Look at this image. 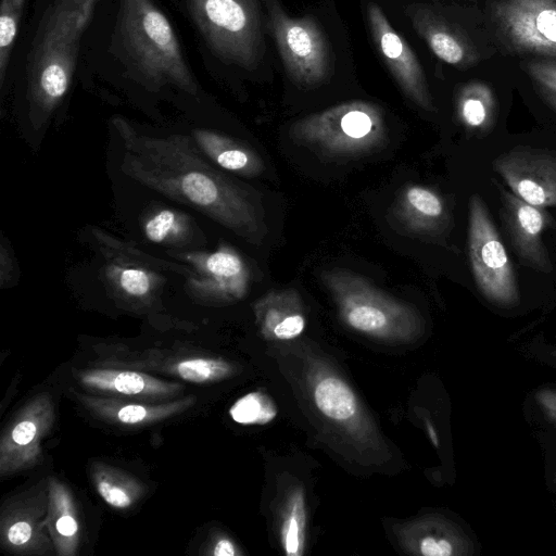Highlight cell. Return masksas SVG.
I'll list each match as a JSON object with an SVG mask.
<instances>
[{"label":"cell","instance_id":"cell-30","mask_svg":"<svg viewBox=\"0 0 556 556\" xmlns=\"http://www.w3.org/2000/svg\"><path fill=\"white\" fill-rule=\"evenodd\" d=\"M231 419L241 425H266L277 416V406L261 391L238 399L229 408Z\"/></svg>","mask_w":556,"mask_h":556},{"label":"cell","instance_id":"cell-32","mask_svg":"<svg viewBox=\"0 0 556 556\" xmlns=\"http://www.w3.org/2000/svg\"><path fill=\"white\" fill-rule=\"evenodd\" d=\"M25 0H1L0 14V79L3 85L12 47L18 30Z\"/></svg>","mask_w":556,"mask_h":556},{"label":"cell","instance_id":"cell-10","mask_svg":"<svg viewBox=\"0 0 556 556\" xmlns=\"http://www.w3.org/2000/svg\"><path fill=\"white\" fill-rule=\"evenodd\" d=\"M55 420L49 393L31 397L11 419L0 440V477L27 470L42 459V439Z\"/></svg>","mask_w":556,"mask_h":556},{"label":"cell","instance_id":"cell-4","mask_svg":"<svg viewBox=\"0 0 556 556\" xmlns=\"http://www.w3.org/2000/svg\"><path fill=\"white\" fill-rule=\"evenodd\" d=\"M289 136L298 146L321 156H357L386 142L387 124L380 106L357 100L298 119L291 125Z\"/></svg>","mask_w":556,"mask_h":556},{"label":"cell","instance_id":"cell-26","mask_svg":"<svg viewBox=\"0 0 556 556\" xmlns=\"http://www.w3.org/2000/svg\"><path fill=\"white\" fill-rule=\"evenodd\" d=\"M497 105L493 92L483 84L464 87L457 98V114L472 134L486 135L494 127Z\"/></svg>","mask_w":556,"mask_h":556},{"label":"cell","instance_id":"cell-2","mask_svg":"<svg viewBox=\"0 0 556 556\" xmlns=\"http://www.w3.org/2000/svg\"><path fill=\"white\" fill-rule=\"evenodd\" d=\"M97 0H56L40 26L29 56V96L47 117L66 94L79 41Z\"/></svg>","mask_w":556,"mask_h":556},{"label":"cell","instance_id":"cell-13","mask_svg":"<svg viewBox=\"0 0 556 556\" xmlns=\"http://www.w3.org/2000/svg\"><path fill=\"white\" fill-rule=\"evenodd\" d=\"M193 267L195 277L187 279L194 294L202 299L232 302L243 299L250 286V271L242 256L231 247L213 252L176 254Z\"/></svg>","mask_w":556,"mask_h":556},{"label":"cell","instance_id":"cell-31","mask_svg":"<svg viewBox=\"0 0 556 556\" xmlns=\"http://www.w3.org/2000/svg\"><path fill=\"white\" fill-rule=\"evenodd\" d=\"M188 227V222L182 214L164 208L148 217L143 230L146 237L152 242L175 243L184 240Z\"/></svg>","mask_w":556,"mask_h":556},{"label":"cell","instance_id":"cell-1","mask_svg":"<svg viewBox=\"0 0 556 556\" xmlns=\"http://www.w3.org/2000/svg\"><path fill=\"white\" fill-rule=\"evenodd\" d=\"M113 125L123 142L125 175L250 242L262 239L261 215L249 194L208 163L192 138L144 135L122 117L113 118Z\"/></svg>","mask_w":556,"mask_h":556},{"label":"cell","instance_id":"cell-12","mask_svg":"<svg viewBox=\"0 0 556 556\" xmlns=\"http://www.w3.org/2000/svg\"><path fill=\"white\" fill-rule=\"evenodd\" d=\"M496 172L521 200L536 206H556V152L517 146L492 163Z\"/></svg>","mask_w":556,"mask_h":556},{"label":"cell","instance_id":"cell-16","mask_svg":"<svg viewBox=\"0 0 556 556\" xmlns=\"http://www.w3.org/2000/svg\"><path fill=\"white\" fill-rule=\"evenodd\" d=\"M412 20L417 31L442 61L462 68L479 61V52L467 36L431 10L418 9Z\"/></svg>","mask_w":556,"mask_h":556},{"label":"cell","instance_id":"cell-34","mask_svg":"<svg viewBox=\"0 0 556 556\" xmlns=\"http://www.w3.org/2000/svg\"><path fill=\"white\" fill-rule=\"evenodd\" d=\"M535 401L543 415L556 427V388L540 389L535 394Z\"/></svg>","mask_w":556,"mask_h":556},{"label":"cell","instance_id":"cell-7","mask_svg":"<svg viewBox=\"0 0 556 556\" xmlns=\"http://www.w3.org/2000/svg\"><path fill=\"white\" fill-rule=\"evenodd\" d=\"M190 12L212 48L243 67L262 52L261 25L252 0H188Z\"/></svg>","mask_w":556,"mask_h":556},{"label":"cell","instance_id":"cell-19","mask_svg":"<svg viewBox=\"0 0 556 556\" xmlns=\"http://www.w3.org/2000/svg\"><path fill=\"white\" fill-rule=\"evenodd\" d=\"M78 378L83 386L91 390L126 396L162 399L184 389L179 383L132 370L96 368L80 371Z\"/></svg>","mask_w":556,"mask_h":556},{"label":"cell","instance_id":"cell-18","mask_svg":"<svg viewBox=\"0 0 556 556\" xmlns=\"http://www.w3.org/2000/svg\"><path fill=\"white\" fill-rule=\"evenodd\" d=\"M262 332L278 340H291L305 329L306 320L300 294L294 289L274 290L254 303Z\"/></svg>","mask_w":556,"mask_h":556},{"label":"cell","instance_id":"cell-25","mask_svg":"<svg viewBox=\"0 0 556 556\" xmlns=\"http://www.w3.org/2000/svg\"><path fill=\"white\" fill-rule=\"evenodd\" d=\"M90 476L100 497L115 509H127L143 495V484L128 472L101 462H93Z\"/></svg>","mask_w":556,"mask_h":556},{"label":"cell","instance_id":"cell-22","mask_svg":"<svg viewBox=\"0 0 556 556\" xmlns=\"http://www.w3.org/2000/svg\"><path fill=\"white\" fill-rule=\"evenodd\" d=\"M192 139L201 152L220 168L238 175L254 177L262 174L264 164L249 146L207 129H194Z\"/></svg>","mask_w":556,"mask_h":556},{"label":"cell","instance_id":"cell-28","mask_svg":"<svg viewBox=\"0 0 556 556\" xmlns=\"http://www.w3.org/2000/svg\"><path fill=\"white\" fill-rule=\"evenodd\" d=\"M306 503L301 489L289 496L280 526V543L288 556H301L306 539Z\"/></svg>","mask_w":556,"mask_h":556},{"label":"cell","instance_id":"cell-35","mask_svg":"<svg viewBox=\"0 0 556 556\" xmlns=\"http://www.w3.org/2000/svg\"><path fill=\"white\" fill-rule=\"evenodd\" d=\"M207 554L214 556H237L241 555L237 545L227 536H218L211 545Z\"/></svg>","mask_w":556,"mask_h":556},{"label":"cell","instance_id":"cell-20","mask_svg":"<svg viewBox=\"0 0 556 556\" xmlns=\"http://www.w3.org/2000/svg\"><path fill=\"white\" fill-rule=\"evenodd\" d=\"M49 503L45 526L55 554L75 556L80 543V523L71 489L55 477L48 479Z\"/></svg>","mask_w":556,"mask_h":556},{"label":"cell","instance_id":"cell-37","mask_svg":"<svg viewBox=\"0 0 556 556\" xmlns=\"http://www.w3.org/2000/svg\"><path fill=\"white\" fill-rule=\"evenodd\" d=\"M549 356L554 359H556V350L549 352Z\"/></svg>","mask_w":556,"mask_h":556},{"label":"cell","instance_id":"cell-15","mask_svg":"<svg viewBox=\"0 0 556 556\" xmlns=\"http://www.w3.org/2000/svg\"><path fill=\"white\" fill-rule=\"evenodd\" d=\"M500 217L509 242L523 265L544 274L553 270V265L542 232L551 223L545 207L532 205L513 192L498 186Z\"/></svg>","mask_w":556,"mask_h":556},{"label":"cell","instance_id":"cell-38","mask_svg":"<svg viewBox=\"0 0 556 556\" xmlns=\"http://www.w3.org/2000/svg\"><path fill=\"white\" fill-rule=\"evenodd\" d=\"M554 485H555V489H556V471H555V475H554Z\"/></svg>","mask_w":556,"mask_h":556},{"label":"cell","instance_id":"cell-27","mask_svg":"<svg viewBox=\"0 0 556 556\" xmlns=\"http://www.w3.org/2000/svg\"><path fill=\"white\" fill-rule=\"evenodd\" d=\"M116 261L118 262L110 263L106 268L105 273L109 281L113 283L116 290L128 298L135 300L147 299L156 287L155 274L148 270L152 266L137 261H130V263Z\"/></svg>","mask_w":556,"mask_h":556},{"label":"cell","instance_id":"cell-5","mask_svg":"<svg viewBox=\"0 0 556 556\" xmlns=\"http://www.w3.org/2000/svg\"><path fill=\"white\" fill-rule=\"evenodd\" d=\"M121 31L130 59L148 79L197 91L173 27L151 0H124Z\"/></svg>","mask_w":556,"mask_h":556},{"label":"cell","instance_id":"cell-8","mask_svg":"<svg viewBox=\"0 0 556 556\" xmlns=\"http://www.w3.org/2000/svg\"><path fill=\"white\" fill-rule=\"evenodd\" d=\"M266 3L269 29L291 79L306 88L323 84L330 73V53L316 21L289 16L277 0Z\"/></svg>","mask_w":556,"mask_h":556},{"label":"cell","instance_id":"cell-33","mask_svg":"<svg viewBox=\"0 0 556 556\" xmlns=\"http://www.w3.org/2000/svg\"><path fill=\"white\" fill-rule=\"evenodd\" d=\"M525 68L541 98L556 111V60L532 59Z\"/></svg>","mask_w":556,"mask_h":556},{"label":"cell","instance_id":"cell-21","mask_svg":"<svg viewBox=\"0 0 556 556\" xmlns=\"http://www.w3.org/2000/svg\"><path fill=\"white\" fill-rule=\"evenodd\" d=\"M81 402L99 417L119 425L144 426L175 416L195 402L194 396L159 404L132 403L113 399L80 396Z\"/></svg>","mask_w":556,"mask_h":556},{"label":"cell","instance_id":"cell-6","mask_svg":"<svg viewBox=\"0 0 556 556\" xmlns=\"http://www.w3.org/2000/svg\"><path fill=\"white\" fill-rule=\"evenodd\" d=\"M468 256L475 282L482 295L502 307H515L520 294L513 262L479 194L469 201Z\"/></svg>","mask_w":556,"mask_h":556},{"label":"cell","instance_id":"cell-17","mask_svg":"<svg viewBox=\"0 0 556 556\" xmlns=\"http://www.w3.org/2000/svg\"><path fill=\"white\" fill-rule=\"evenodd\" d=\"M393 214L405 229L425 235L438 233L450 222L443 199L432 189L419 185L401 189Z\"/></svg>","mask_w":556,"mask_h":556},{"label":"cell","instance_id":"cell-3","mask_svg":"<svg viewBox=\"0 0 556 556\" xmlns=\"http://www.w3.org/2000/svg\"><path fill=\"white\" fill-rule=\"evenodd\" d=\"M320 278L340 317L355 331L387 340H405L420 332L418 312L364 276L345 268H330Z\"/></svg>","mask_w":556,"mask_h":556},{"label":"cell","instance_id":"cell-29","mask_svg":"<svg viewBox=\"0 0 556 556\" xmlns=\"http://www.w3.org/2000/svg\"><path fill=\"white\" fill-rule=\"evenodd\" d=\"M170 371L188 382L207 383L230 377L235 368L222 358L192 357L173 364Z\"/></svg>","mask_w":556,"mask_h":556},{"label":"cell","instance_id":"cell-23","mask_svg":"<svg viewBox=\"0 0 556 556\" xmlns=\"http://www.w3.org/2000/svg\"><path fill=\"white\" fill-rule=\"evenodd\" d=\"M412 544L416 553L425 556H467L473 553V544L462 529L440 516L418 523Z\"/></svg>","mask_w":556,"mask_h":556},{"label":"cell","instance_id":"cell-9","mask_svg":"<svg viewBox=\"0 0 556 556\" xmlns=\"http://www.w3.org/2000/svg\"><path fill=\"white\" fill-rule=\"evenodd\" d=\"M490 20L511 53L556 59V0H492Z\"/></svg>","mask_w":556,"mask_h":556},{"label":"cell","instance_id":"cell-36","mask_svg":"<svg viewBox=\"0 0 556 556\" xmlns=\"http://www.w3.org/2000/svg\"><path fill=\"white\" fill-rule=\"evenodd\" d=\"M0 258H1L0 282H1V287H5V286H9V282L12 281V277L14 275L13 274L14 266H13V260H12L10 250H8L4 247V241L1 244Z\"/></svg>","mask_w":556,"mask_h":556},{"label":"cell","instance_id":"cell-11","mask_svg":"<svg viewBox=\"0 0 556 556\" xmlns=\"http://www.w3.org/2000/svg\"><path fill=\"white\" fill-rule=\"evenodd\" d=\"M48 503V479L8 498L0 517V540L7 551L45 555L54 548L45 526Z\"/></svg>","mask_w":556,"mask_h":556},{"label":"cell","instance_id":"cell-24","mask_svg":"<svg viewBox=\"0 0 556 556\" xmlns=\"http://www.w3.org/2000/svg\"><path fill=\"white\" fill-rule=\"evenodd\" d=\"M313 397L318 410L336 424L352 427V424L358 422V401L350 386L340 377L324 374L316 378Z\"/></svg>","mask_w":556,"mask_h":556},{"label":"cell","instance_id":"cell-14","mask_svg":"<svg viewBox=\"0 0 556 556\" xmlns=\"http://www.w3.org/2000/svg\"><path fill=\"white\" fill-rule=\"evenodd\" d=\"M366 16L379 53L403 92L421 109L433 111L424 70L413 50L393 29L379 5L368 3Z\"/></svg>","mask_w":556,"mask_h":556}]
</instances>
